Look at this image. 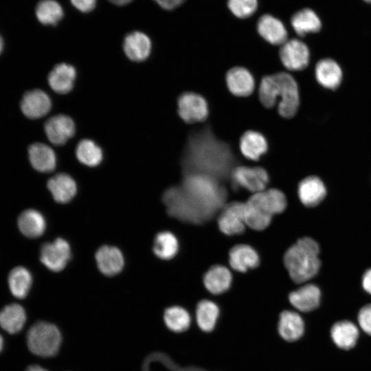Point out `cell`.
I'll return each mask as SVG.
<instances>
[{
	"label": "cell",
	"instance_id": "20",
	"mask_svg": "<svg viewBox=\"0 0 371 371\" xmlns=\"http://www.w3.org/2000/svg\"><path fill=\"white\" fill-rule=\"evenodd\" d=\"M98 267L103 274L112 276L120 273L124 267V257L119 249L104 245L95 254Z\"/></svg>",
	"mask_w": 371,
	"mask_h": 371
},
{
	"label": "cell",
	"instance_id": "14",
	"mask_svg": "<svg viewBox=\"0 0 371 371\" xmlns=\"http://www.w3.org/2000/svg\"><path fill=\"white\" fill-rule=\"evenodd\" d=\"M20 106L22 113L27 117L38 119L48 113L52 107V102L45 91L34 89L25 93Z\"/></svg>",
	"mask_w": 371,
	"mask_h": 371
},
{
	"label": "cell",
	"instance_id": "4",
	"mask_svg": "<svg viewBox=\"0 0 371 371\" xmlns=\"http://www.w3.org/2000/svg\"><path fill=\"white\" fill-rule=\"evenodd\" d=\"M230 190L232 201L234 196L239 197V201L245 202L240 190L251 194L261 192L269 187L270 177L267 170L260 166H239L234 167L230 175Z\"/></svg>",
	"mask_w": 371,
	"mask_h": 371
},
{
	"label": "cell",
	"instance_id": "13",
	"mask_svg": "<svg viewBox=\"0 0 371 371\" xmlns=\"http://www.w3.org/2000/svg\"><path fill=\"white\" fill-rule=\"evenodd\" d=\"M297 194L303 205L313 207L324 200L326 195V188L320 178L314 175L308 176L297 185Z\"/></svg>",
	"mask_w": 371,
	"mask_h": 371
},
{
	"label": "cell",
	"instance_id": "23",
	"mask_svg": "<svg viewBox=\"0 0 371 371\" xmlns=\"http://www.w3.org/2000/svg\"><path fill=\"white\" fill-rule=\"evenodd\" d=\"M76 76L75 68L69 64L63 63L56 65L49 72L48 83L55 92L65 94L72 89Z\"/></svg>",
	"mask_w": 371,
	"mask_h": 371
},
{
	"label": "cell",
	"instance_id": "25",
	"mask_svg": "<svg viewBox=\"0 0 371 371\" xmlns=\"http://www.w3.org/2000/svg\"><path fill=\"white\" fill-rule=\"evenodd\" d=\"M29 159L32 167L41 172L54 170L56 165L54 151L43 143H34L28 148Z\"/></svg>",
	"mask_w": 371,
	"mask_h": 371
},
{
	"label": "cell",
	"instance_id": "24",
	"mask_svg": "<svg viewBox=\"0 0 371 371\" xmlns=\"http://www.w3.org/2000/svg\"><path fill=\"white\" fill-rule=\"evenodd\" d=\"M47 188L54 199L60 203L71 201L77 191L74 179L65 173H59L50 178L47 181Z\"/></svg>",
	"mask_w": 371,
	"mask_h": 371
},
{
	"label": "cell",
	"instance_id": "8",
	"mask_svg": "<svg viewBox=\"0 0 371 371\" xmlns=\"http://www.w3.org/2000/svg\"><path fill=\"white\" fill-rule=\"evenodd\" d=\"M178 113L187 123H194L205 120L209 113L208 105L201 95L192 93H182L178 99Z\"/></svg>",
	"mask_w": 371,
	"mask_h": 371
},
{
	"label": "cell",
	"instance_id": "35",
	"mask_svg": "<svg viewBox=\"0 0 371 371\" xmlns=\"http://www.w3.org/2000/svg\"><path fill=\"white\" fill-rule=\"evenodd\" d=\"M35 11L38 21L45 25H56L64 16L62 6L55 0H41Z\"/></svg>",
	"mask_w": 371,
	"mask_h": 371
},
{
	"label": "cell",
	"instance_id": "36",
	"mask_svg": "<svg viewBox=\"0 0 371 371\" xmlns=\"http://www.w3.org/2000/svg\"><path fill=\"white\" fill-rule=\"evenodd\" d=\"M76 155L80 162L94 167L100 164L102 160L101 148L91 139H82L77 145Z\"/></svg>",
	"mask_w": 371,
	"mask_h": 371
},
{
	"label": "cell",
	"instance_id": "40",
	"mask_svg": "<svg viewBox=\"0 0 371 371\" xmlns=\"http://www.w3.org/2000/svg\"><path fill=\"white\" fill-rule=\"evenodd\" d=\"M70 1L77 10L84 13L92 11L96 5V0H70Z\"/></svg>",
	"mask_w": 371,
	"mask_h": 371
},
{
	"label": "cell",
	"instance_id": "17",
	"mask_svg": "<svg viewBox=\"0 0 371 371\" xmlns=\"http://www.w3.org/2000/svg\"><path fill=\"white\" fill-rule=\"evenodd\" d=\"M225 80L229 91L236 96H248L254 90V78L244 67H235L230 69L227 72Z\"/></svg>",
	"mask_w": 371,
	"mask_h": 371
},
{
	"label": "cell",
	"instance_id": "22",
	"mask_svg": "<svg viewBox=\"0 0 371 371\" xmlns=\"http://www.w3.org/2000/svg\"><path fill=\"white\" fill-rule=\"evenodd\" d=\"M315 75L318 83L326 89H336L342 80V70L339 64L331 58L317 62Z\"/></svg>",
	"mask_w": 371,
	"mask_h": 371
},
{
	"label": "cell",
	"instance_id": "28",
	"mask_svg": "<svg viewBox=\"0 0 371 371\" xmlns=\"http://www.w3.org/2000/svg\"><path fill=\"white\" fill-rule=\"evenodd\" d=\"M330 335L337 347L350 350L357 344L359 330L356 325L347 320L336 322L331 328Z\"/></svg>",
	"mask_w": 371,
	"mask_h": 371
},
{
	"label": "cell",
	"instance_id": "5",
	"mask_svg": "<svg viewBox=\"0 0 371 371\" xmlns=\"http://www.w3.org/2000/svg\"><path fill=\"white\" fill-rule=\"evenodd\" d=\"M61 340L60 330L49 322H36L27 333V344L30 351L39 357H52L56 355Z\"/></svg>",
	"mask_w": 371,
	"mask_h": 371
},
{
	"label": "cell",
	"instance_id": "45",
	"mask_svg": "<svg viewBox=\"0 0 371 371\" xmlns=\"http://www.w3.org/2000/svg\"><path fill=\"white\" fill-rule=\"evenodd\" d=\"M3 48V41L2 37L0 35V54L1 53Z\"/></svg>",
	"mask_w": 371,
	"mask_h": 371
},
{
	"label": "cell",
	"instance_id": "46",
	"mask_svg": "<svg viewBox=\"0 0 371 371\" xmlns=\"http://www.w3.org/2000/svg\"><path fill=\"white\" fill-rule=\"evenodd\" d=\"M3 347V339L2 336L0 335V352L2 350Z\"/></svg>",
	"mask_w": 371,
	"mask_h": 371
},
{
	"label": "cell",
	"instance_id": "32",
	"mask_svg": "<svg viewBox=\"0 0 371 371\" xmlns=\"http://www.w3.org/2000/svg\"><path fill=\"white\" fill-rule=\"evenodd\" d=\"M179 243L175 235L168 231L158 233L154 240L153 251L162 260H170L177 256Z\"/></svg>",
	"mask_w": 371,
	"mask_h": 371
},
{
	"label": "cell",
	"instance_id": "43",
	"mask_svg": "<svg viewBox=\"0 0 371 371\" xmlns=\"http://www.w3.org/2000/svg\"><path fill=\"white\" fill-rule=\"evenodd\" d=\"M25 371H47V370L38 365H31V366H29L26 368Z\"/></svg>",
	"mask_w": 371,
	"mask_h": 371
},
{
	"label": "cell",
	"instance_id": "16",
	"mask_svg": "<svg viewBox=\"0 0 371 371\" xmlns=\"http://www.w3.org/2000/svg\"><path fill=\"white\" fill-rule=\"evenodd\" d=\"M45 132L49 142L63 145L75 133V124L67 115L60 114L50 117L45 124Z\"/></svg>",
	"mask_w": 371,
	"mask_h": 371
},
{
	"label": "cell",
	"instance_id": "33",
	"mask_svg": "<svg viewBox=\"0 0 371 371\" xmlns=\"http://www.w3.org/2000/svg\"><path fill=\"white\" fill-rule=\"evenodd\" d=\"M32 278L30 271L19 266L14 268L8 276V286L12 294L19 299L27 296L30 289Z\"/></svg>",
	"mask_w": 371,
	"mask_h": 371
},
{
	"label": "cell",
	"instance_id": "31",
	"mask_svg": "<svg viewBox=\"0 0 371 371\" xmlns=\"http://www.w3.org/2000/svg\"><path fill=\"white\" fill-rule=\"evenodd\" d=\"M291 23L295 32L300 36L320 30L322 23L316 13L311 9L304 8L295 12Z\"/></svg>",
	"mask_w": 371,
	"mask_h": 371
},
{
	"label": "cell",
	"instance_id": "6",
	"mask_svg": "<svg viewBox=\"0 0 371 371\" xmlns=\"http://www.w3.org/2000/svg\"><path fill=\"white\" fill-rule=\"evenodd\" d=\"M245 202H227L218 214L216 221L221 233L228 236H238L245 232L247 227L244 218Z\"/></svg>",
	"mask_w": 371,
	"mask_h": 371
},
{
	"label": "cell",
	"instance_id": "39",
	"mask_svg": "<svg viewBox=\"0 0 371 371\" xmlns=\"http://www.w3.org/2000/svg\"><path fill=\"white\" fill-rule=\"evenodd\" d=\"M357 319L361 328L371 335V304L365 305L360 309Z\"/></svg>",
	"mask_w": 371,
	"mask_h": 371
},
{
	"label": "cell",
	"instance_id": "29",
	"mask_svg": "<svg viewBox=\"0 0 371 371\" xmlns=\"http://www.w3.org/2000/svg\"><path fill=\"white\" fill-rule=\"evenodd\" d=\"M18 226L23 235L34 238L43 235L46 228V222L41 213L37 210L29 209L19 215Z\"/></svg>",
	"mask_w": 371,
	"mask_h": 371
},
{
	"label": "cell",
	"instance_id": "11",
	"mask_svg": "<svg viewBox=\"0 0 371 371\" xmlns=\"http://www.w3.org/2000/svg\"><path fill=\"white\" fill-rule=\"evenodd\" d=\"M260 263L258 252L248 244H236L229 251L228 265L234 271L245 273L257 268Z\"/></svg>",
	"mask_w": 371,
	"mask_h": 371
},
{
	"label": "cell",
	"instance_id": "21",
	"mask_svg": "<svg viewBox=\"0 0 371 371\" xmlns=\"http://www.w3.org/2000/svg\"><path fill=\"white\" fill-rule=\"evenodd\" d=\"M259 34L272 45H282L286 41L287 31L284 24L270 14L261 16L257 23Z\"/></svg>",
	"mask_w": 371,
	"mask_h": 371
},
{
	"label": "cell",
	"instance_id": "15",
	"mask_svg": "<svg viewBox=\"0 0 371 371\" xmlns=\"http://www.w3.org/2000/svg\"><path fill=\"white\" fill-rule=\"evenodd\" d=\"M232 280L233 276L229 268L222 265L211 266L203 277L205 289L212 295H220L227 292Z\"/></svg>",
	"mask_w": 371,
	"mask_h": 371
},
{
	"label": "cell",
	"instance_id": "9",
	"mask_svg": "<svg viewBox=\"0 0 371 371\" xmlns=\"http://www.w3.org/2000/svg\"><path fill=\"white\" fill-rule=\"evenodd\" d=\"M70 257V246L65 239L60 238L43 244L41 249V261L46 267L55 272L63 270Z\"/></svg>",
	"mask_w": 371,
	"mask_h": 371
},
{
	"label": "cell",
	"instance_id": "7",
	"mask_svg": "<svg viewBox=\"0 0 371 371\" xmlns=\"http://www.w3.org/2000/svg\"><path fill=\"white\" fill-rule=\"evenodd\" d=\"M246 201L271 217L283 213L288 205L285 194L276 188L252 194Z\"/></svg>",
	"mask_w": 371,
	"mask_h": 371
},
{
	"label": "cell",
	"instance_id": "10",
	"mask_svg": "<svg viewBox=\"0 0 371 371\" xmlns=\"http://www.w3.org/2000/svg\"><path fill=\"white\" fill-rule=\"evenodd\" d=\"M279 55L283 65L291 71L305 69L310 60V52L307 45L295 38L286 41L283 43Z\"/></svg>",
	"mask_w": 371,
	"mask_h": 371
},
{
	"label": "cell",
	"instance_id": "2",
	"mask_svg": "<svg viewBox=\"0 0 371 371\" xmlns=\"http://www.w3.org/2000/svg\"><path fill=\"white\" fill-rule=\"evenodd\" d=\"M258 97L267 108L278 104L279 114L286 118L294 116L300 105L297 84L292 76L284 72L263 77L259 86Z\"/></svg>",
	"mask_w": 371,
	"mask_h": 371
},
{
	"label": "cell",
	"instance_id": "3",
	"mask_svg": "<svg viewBox=\"0 0 371 371\" xmlns=\"http://www.w3.org/2000/svg\"><path fill=\"white\" fill-rule=\"evenodd\" d=\"M319 250L318 243L309 236L298 238L286 250L283 264L293 283H305L318 273Z\"/></svg>",
	"mask_w": 371,
	"mask_h": 371
},
{
	"label": "cell",
	"instance_id": "27",
	"mask_svg": "<svg viewBox=\"0 0 371 371\" xmlns=\"http://www.w3.org/2000/svg\"><path fill=\"white\" fill-rule=\"evenodd\" d=\"M219 315L218 306L211 300L203 298L196 305V321L199 328L203 332L209 333L214 329Z\"/></svg>",
	"mask_w": 371,
	"mask_h": 371
},
{
	"label": "cell",
	"instance_id": "30",
	"mask_svg": "<svg viewBox=\"0 0 371 371\" xmlns=\"http://www.w3.org/2000/svg\"><path fill=\"white\" fill-rule=\"evenodd\" d=\"M25 321V311L20 304H8L0 311V326L8 333H19Z\"/></svg>",
	"mask_w": 371,
	"mask_h": 371
},
{
	"label": "cell",
	"instance_id": "41",
	"mask_svg": "<svg viewBox=\"0 0 371 371\" xmlns=\"http://www.w3.org/2000/svg\"><path fill=\"white\" fill-rule=\"evenodd\" d=\"M165 10H173L181 5L185 0H153Z\"/></svg>",
	"mask_w": 371,
	"mask_h": 371
},
{
	"label": "cell",
	"instance_id": "18",
	"mask_svg": "<svg viewBox=\"0 0 371 371\" xmlns=\"http://www.w3.org/2000/svg\"><path fill=\"white\" fill-rule=\"evenodd\" d=\"M278 331L285 341H295L304 334V320L298 313L291 310H284L279 315Z\"/></svg>",
	"mask_w": 371,
	"mask_h": 371
},
{
	"label": "cell",
	"instance_id": "26",
	"mask_svg": "<svg viewBox=\"0 0 371 371\" xmlns=\"http://www.w3.org/2000/svg\"><path fill=\"white\" fill-rule=\"evenodd\" d=\"M239 146L244 157L249 160L258 161L267 153L268 144L261 133L255 131H248L241 136Z\"/></svg>",
	"mask_w": 371,
	"mask_h": 371
},
{
	"label": "cell",
	"instance_id": "37",
	"mask_svg": "<svg viewBox=\"0 0 371 371\" xmlns=\"http://www.w3.org/2000/svg\"><path fill=\"white\" fill-rule=\"evenodd\" d=\"M245 223L247 228L254 231H262L267 228L272 218L262 212L249 203L245 202Z\"/></svg>",
	"mask_w": 371,
	"mask_h": 371
},
{
	"label": "cell",
	"instance_id": "12",
	"mask_svg": "<svg viewBox=\"0 0 371 371\" xmlns=\"http://www.w3.org/2000/svg\"><path fill=\"white\" fill-rule=\"evenodd\" d=\"M289 303L299 311L308 313L320 304L321 291L315 284L308 283L291 291L288 295Z\"/></svg>",
	"mask_w": 371,
	"mask_h": 371
},
{
	"label": "cell",
	"instance_id": "38",
	"mask_svg": "<svg viewBox=\"0 0 371 371\" xmlns=\"http://www.w3.org/2000/svg\"><path fill=\"white\" fill-rule=\"evenodd\" d=\"M227 6L234 15L240 19L251 16L258 7L257 0H228Z\"/></svg>",
	"mask_w": 371,
	"mask_h": 371
},
{
	"label": "cell",
	"instance_id": "44",
	"mask_svg": "<svg viewBox=\"0 0 371 371\" xmlns=\"http://www.w3.org/2000/svg\"><path fill=\"white\" fill-rule=\"evenodd\" d=\"M116 5H125L130 3L133 0H108Z\"/></svg>",
	"mask_w": 371,
	"mask_h": 371
},
{
	"label": "cell",
	"instance_id": "34",
	"mask_svg": "<svg viewBox=\"0 0 371 371\" xmlns=\"http://www.w3.org/2000/svg\"><path fill=\"white\" fill-rule=\"evenodd\" d=\"M164 320L167 328L171 331L183 333L189 328L191 316L183 307L172 306L165 310Z\"/></svg>",
	"mask_w": 371,
	"mask_h": 371
},
{
	"label": "cell",
	"instance_id": "47",
	"mask_svg": "<svg viewBox=\"0 0 371 371\" xmlns=\"http://www.w3.org/2000/svg\"><path fill=\"white\" fill-rule=\"evenodd\" d=\"M364 1L368 2V3H371V0H364Z\"/></svg>",
	"mask_w": 371,
	"mask_h": 371
},
{
	"label": "cell",
	"instance_id": "19",
	"mask_svg": "<svg viewBox=\"0 0 371 371\" xmlns=\"http://www.w3.org/2000/svg\"><path fill=\"white\" fill-rule=\"evenodd\" d=\"M123 49L126 56L131 60L143 61L150 54L151 41L146 34L139 31H134L125 36Z\"/></svg>",
	"mask_w": 371,
	"mask_h": 371
},
{
	"label": "cell",
	"instance_id": "1",
	"mask_svg": "<svg viewBox=\"0 0 371 371\" xmlns=\"http://www.w3.org/2000/svg\"><path fill=\"white\" fill-rule=\"evenodd\" d=\"M233 164L228 146L205 131L190 137L182 167L184 175L202 174L221 181L227 177L230 179Z\"/></svg>",
	"mask_w": 371,
	"mask_h": 371
},
{
	"label": "cell",
	"instance_id": "42",
	"mask_svg": "<svg viewBox=\"0 0 371 371\" xmlns=\"http://www.w3.org/2000/svg\"><path fill=\"white\" fill-rule=\"evenodd\" d=\"M362 286L367 293L371 295V269L366 271L363 275Z\"/></svg>",
	"mask_w": 371,
	"mask_h": 371
}]
</instances>
